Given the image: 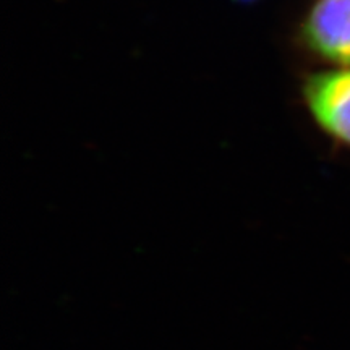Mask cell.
Masks as SVG:
<instances>
[{"label":"cell","mask_w":350,"mask_h":350,"mask_svg":"<svg viewBox=\"0 0 350 350\" xmlns=\"http://www.w3.org/2000/svg\"><path fill=\"white\" fill-rule=\"evenodd\" d=\"M304 99L319 129L350 146V67L310 75L304 83Z\"/></svg>","instance_id":"obj_1"},{"label":"cell","mask_w":350,"mask_h":350,"mask_svg":"<svg viewBox=\"0 0 350 350\" xmlns=\"http://www.w3.org/2000/svg\"><path fill=\"white\" fill-rule=\"evenodd\" d=\"M300 39L325 62L350 67V0H318L301 21Z\"/></svg>","instance_id":"obj_2"},{"label":"cell","mask_w":350,"mask_h":350,"mask_svg":"<svg viewBox=\"0 0 350 350\" xmlns=\"http://www.w3.org/2000/svg\"><path fill=\"white\" fill-rule=\"evenodd\" d=\"M237 2H243V3H250V2H256V0H237Z\"/></svg>","instance_id":"obj_3"}]
</instances>
